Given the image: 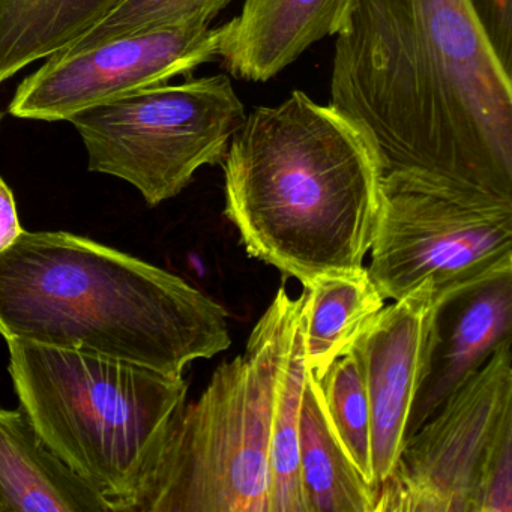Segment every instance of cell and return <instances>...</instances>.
<instances>
[{"label":"cell","instance_id":"6da1fadb","mask_svg":"<svg viewBox=\"0 0 512 512\" xmlns=\"http://www.w3.org/2000/svg\"><path fill=\"white\" fill-rule=\"evenodd\" d=\"M329 106L403 173L512 202V79L472 0H353Z\"/></svg>","mask_w":512,"mask_h":512},{"label":"cell","instance_id":"7a4b0ae2","mask_svg":"<svg viewBox=\"0 0 512 512\" xmlns=\"http://www.w3.org/2000/svg\"><path fill=\"white\" fill-rule=\"evenodd\" d=\"M223 166L226 215L251 257L302 286L364 268L383 170L352 119L293 91L245 118Z\"/></svg>","mask_w":512,"mask_h":512},{"label":"cell","instance_id":"3957f363","mask_svg":"<svg viewBox=\"0 0 512 512\" xmlns=\"http://www.w3.org/2000/svg\"><path fill=\"white\" fill-rule=\"evenodd\" d=\"M0 337L184 376L229 349V314L184 278L68 232L0 253Z\"/></svg>","mask_w":512,"mask_h":512},{"label":"cell","instance_id":"277c9868","mask_svg":"<svg viewBox=\"0 0 512 512\" xmlns=\"http://www.w3.org/2000/svg\"><path fill=\"white\" fill-rule=\"evenodd\" d=\"M7 343L20 407L38 434L113 512H133L187 403V380L80 350Z\"/></svg>","mask_w":512,"mask_h":512},{"label":"cell","instance_id":"5b68a950","mask_svg":"<svg viewBox=\"0 0 512 512\" xmlns=\"http://www.w3.org/2000/svg\"><path fill=\"white\" fill-rule=\"evenodd\" d=\"M290 302L280 287L245 353L184 404L133 512H271L272 388Z\"/></svg>","mask_w":512,"mask_h":512},{"label":"cell","instance_id":"8992f818","mask_svg":"<svg viewBox=\"0 0 512 512\" xmlns=\"http://www.w3.org/2000/svg\"><path fill=\"white\" fill-rule=\"evenodd\" d=\"M247 113L229 76L140 89L68 119L89 172L115 176L149 206L182 193L205 166L223 163Z\"/></svg>","mask_w":512,"mask_h":512},{"label":"cell","instance_id":"52a82bcc","mask_svg":"<svg viewBox=\"0 0 512 512\" xmlns=\"http://www.w3.org/2000/svg\"><path fill=\"white\" fill-rule=\"evenodd\" d=\"M368 275L383 299H443L512 271V202L403 173L383 175Z\"/></svg>","mask_w":512,"mask_h":512},{"label":"cell","instance_id":"ba28073f","mask_svg":"<svg viewBox=\"0 0 512 512\" xmlns=\"http://www.w3.org/2000/svg\"><path fill=\"white\" fill-rule=\"evenodd\" d=\"M512 340L401 449L377 490L376 512H475L488 457L512 431Z\"/></svg>","mask_w":512,"mask_h":512},{"label":"cell","instance_id":"9c48e42d","mask_svg":"<svg viewBox=\"0 0 512 512\" xmlns=\"http://www.w3.org/2000/svg\"><path fill=\"white\" fill-rule=\"evenodd\" d=\"M224 32V25L158 29L58 53L20 83L8 112L20 119L68 122L82 110L193 73L217 58Z\"/></svg>","mask_w":512,"mask_h":512},{"label":"cell","instance_id":"30bf717a","mask_svg":"<svg viewBox=\"0 0 512 512\" xmlns=\"http://www.w3.org/2000/svg\"><path fill=\"white\" fill-rule=\"evenodd\" d=\"M439 299L428 286L383 307L355 343L371 409L374 488L388 478L406 443L413 403L427 374Z\"/></svg>","mask_w":512,"mask_h":512},{"label":"cell","instance_id":"8fae6325","mask_svg":"<svg viewBox=\"0 0 512 512\" xmlns=\"http://www.w3.org/2000/svg\"><path fill=\"white\" fill-rule=\"evenodd\" d=\"M512 331V271L443 299L427 374L413 403L406 440L463 388Z\"/></svg>","mask_w":512,"mask_h":512},{"label":"cell","instance_id":"7c38bea8","mask_svg":"<svg viewBox=\"0 0 512 512\" xmlns=\"http://www.w3.org/2000/svg\"><path fill=\"white\" fill-rule=\"evenodd\" d=\"M353 0H245L226 23L220 56L232 76L245 82L274 79L311 46L335 37L346 25Z\"/></svg>","mask_w":512,"mask_h":512},{"label":"cell","instance_id":"4fadbf2b","mask_svg":"<svg viewBox=\"0 0 512 512\" xmlns=\"http://www.w3.org/2000/svg\"><path fill=\"white\" fill-rule=\"evenodd\" d=\"M0 512H113L38 434L22 407H0Z\"/></svg>","mask_w":512,"mask_h":512},{"label":"cell","instance_id":"5bb4252c","mask_svg":"<svg viewBox=\"0 0 512 512\" xmlns=\"http://www.w3.org/2000/svg\"><path fill=\"white\" fill-rule=\"evenodd\" d=\"M304 307L302 292L290 302L275 361L269 437L271 512H307L299 473V424L308 374Z\"/></svg>","mask_w":512,"mask_h":512},{"label":"cell","instance_id":"9a60e30c","mask_svg":"<svg viewBox=\"0 0 512 512\" xmlns=\"http://www.w3.org/2000/svg\"><path fill=\"white\" fill-rule=\"evenodd\" d=\"M299 473L307 512H376V491L344 451L310 371L299 424Z\"/></svg>","mask_w":512,"mask_h":512},{"label":"cell","instance_id":"2e32d148","mask_svg":"<svg viewBox=\"0 0 512 512\" xmlns=\"http://www.w3.org/2000/svg\"><path fill=\"white\" fill-rule=\"evenodd\" d=\"M124 0H0V85L70 49Z\"/></svg>","mask_w":512,"mask_h":512},{"label":"cell","instance_id":"e0dca14e","mask_svg":"<svg viewBox=\"0 0 512 512\" xmlns=\"http://www.w3.org/2000/svg\"><path fill=\"white\" fill-rule=\"evenodd\" d=\"M304 347L314 379L352 350L368 323L385 307L367 268L314 278L304 286Z\"/></svg>","mask_w":512,"mask_h":512},{"label":"cell","instance_id":"ac0fdd59","mask_svg":"<svg viewBox=\"0 0 512 512\" xmlns=\"http://www.w3.org/2000/svg\"><path fill=\"white\" fill-rule=\"evenodd\" d=\"M317 382L338 440L356 469L376 491L371 458L370 400L359 350L353 346Z\"/></svg>","mask_w":512,"mask_h":512},{"label":"cell","instance_id":"d6986e66","mask_svg":"<svg viewBox=\"0 0 512 512\" xmlns=\"http://www.w3.org/2000/svg\"><path fill=\"white\" fill-rule=\"evenodd\" d=\"M230 2L232 0H124L65 52H80L116 38L158 29L209 26Z\"/></svg>","mask_w":512,"mask_h":512},{"label":"cell","instance_id":"ffe728a7","mask_svg":"<svg viewBox=\"0 0 512 512\" xmlns=\"http://www.w3.org/2000/svg\"><path fill=\"white\" fill-rule=\"evenodd\" d=\"M506 67L512 62V0H472Z\"/></svg>","mask_w":512,"mask_h":512},{"label":"cell","instance_id":"44dd1931","mask_svg":"<svg viewBox=\"0 0 512 512\" xmlns=\"http://www.w3.org/2000/svg\"><path fill=\"white\" fill-rule=\"evenodd\" d=\"M25 232L17 214L16 199L7 182L0 178V253L16 244Z\"/></svg>","mask_w":512,"mask_h":512},{"label":"cell","instance_id":"7402d4cb","mask_svg":"<svg viewBox=\"0 0 512 512\" xmlns=\"http://www.w3.org/2000/svg\"><path fill=\"white\" fill-rule=\"evenodd\" d=\"M2 119H4V113H0V122H2Z\"/></svg>","mask_w":512,"mask_h":512}]
</instances>
